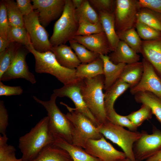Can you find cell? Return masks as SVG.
<instances>
[{
	"label": "cell",
	"instance_id": "39",
	"mask_svg": "<svg viewBox=\"0 0 161 161\" xmlns=\"http://www.w3.org/2000/svg\"><path fill=\"white\" fill-rule=\"evenodd\" d=\"M8 138L6 134L0 135V161H4L8 158L16 154L14 147L8 145Z\"/></svg>",
	"mask_w": 161,
	"mask_h": 161
},
{
	"label": "cell",
	"instance_id": "17",
	"mask_svg": "<svg viewBox=\"0 0 161 161\" xmlns=\"http://www.w3.org/2000/svg\"><path fill=\"white\" fill-rule=\"evenodd\" d=\"M141 53L161 75V38L142 41Z\"/></svg>",
	"mask_w": 161,
	"mask_h": 161
},
{
	"label": "cell",
	"instance_id": "18",
	"mask_svg": "<svg viewBox=\"0 0 161 161\" xmlns=\"http://www.w3.org/2000/svg\"><path fill=\"white\" fill-rule=\"evenodd\" d=\"M113 63L126 64L139 61L140 55L123 41L120 40L115 49L108 55Z\"/></svg>",
	"mask_w": 161,
	"mask_h": 161
},
{
	"label": "cell",
	"instance_id": "31",
	"mask_svg": "<svg viewBox=\"0 0 161 161\" xmlns=\"http://www.w3.org/2000/svg\"><path fill=\"white\" fill-rule=\"evenodd\" d=\"M75 14L78 21L82 19L93 24L100 22L98 13L92 7L88 0H84L81 6L75 9Z\"/></svg>",
	"mask_w": 161,
	"mask_h": 161
},
{
	"label": "cell",
	"instance_id": "49",
	"mask_svg": "<svg viewBox=\"0 0 161 161\" xmlns=\"http://www.w3.org/2000/svg\"><path fill=\"white\" fill-rule=\"evenodd\" d=\"M4 161H23L21 158L17 159L16 156V154L8 158Z\"/></svg>",
	"mask_w": 161,
	"mask_h": 161
},
{
	"label": "cell",
	"instance_id": "8",
	"mask_svg": "<svg viewBox=\"0 0 161 161\" xmlns=\"http://www.w3.org/2000/svg\"><path fill=\"white\" fill-rule=\"evenodd\" d=\"M140 8L138 0H115L114 13L117 34L135 27Z\"/></svg>",
	"mask_w": 161,
	"mask_h": 161
},
{
	"label": "cell",
	"instance_id": "21",
	"mask_svg": "<svg viewBox=\"0 0 161 161\" xmlns=\"http://www.w3.org/2000/svg\"><path fill=\"white\" fill-rule=\"evenodd\" d=\"M100 21L109 43L111 52L116 49L120 40L115 28L114 12L100 11L98 13Z\"/></svg>",
	"mask_w": 161,
	"mask_h": 161
},
{
	"label": "cell",
	"instance_id": "37",
	"mask_svg": "<svg viewBox=\"0 0 161 161\" xmlns=\"http://www.w3.org/2000/svg\"><path fill=\"white\" fill-rule=\"evenodd\" d=\"M141 39L151 41L161 38V32L149 26L137 21L134 27Z\"/></svg>",
	"mask_w": 161,
	"mask_h": 161
},
{
	"label": "cell",
	"instance_id": "33",
	"mask_svg": "<svg viewBox=\"0 0 161 161\" xmlns=\"http://www.w3.org/2000/svg\"><path fill=\"white\" fill-rule=\"evenodd\" d=\"M21 44L11 43L4 51L0 53V78L10 65Z\"/></svg>",
	"mask_w": 161,
	"mask_h": 161
},
{
	"label": "cell",
	"instance_id": "32",
	"mask_svg": "<svg viewBox=\"0 0 161 161\" xmlns=\"http://www.w3.org/2000/svg\"><path fill=\"white\" fill-rule=\"evenodd\" d=\"M69 42L70 47L75 52L81 64L90 63L100 56V55L88 50L73 39L70 41Z\"/></svg>",
	"mask_w": 161,
	"mask_h": 161
},
{
	"label": "cell",
	"instance_id": "45",
	"mask_svg": "<svg viewBox=\"0 0 161 161\" xmlns=\"http://www.w3.org/2000/svg\"><path fill=\"white\" fill-rule=\"evenodd\" d=\"M18 7L23 16H27L34 11L30 0H17Z\"/></svg>",
	"mask_w": 161,
	"mask_h": 161
},
{
	"label": "cell",
	"instance_id": "29",
	"mask_svg": "<svg viewBox=\"0 0 161 161\" xmlns=\"http://www.w3.org/2000/svg\"><path fill=\"white\" fill-rule=\"evenodd\" d=\"M7 12L9 26L24 27V16L21 14L16 2L13 0L4 1Z\"/></svg>",
	"mask_w": 161,
	"mask_h": 161
},
{
	"label": "cell",
	"instance_id": "14",
	"mask_svg": "<svg viewBox=\"0 0 161 161\" xmlns=\"http://www.w3.org/2000/svg\"><path fill=\"white\" fill-rule=\"evenodd\" d=\"M143 65V72L138 83L130 88V92L134 95L141 92L147 91L161 98V79L157 75L151 64L145 58L142 61Z\"/></svg>",
	"mask_w": 161,
	"mask_h": 161
},
{
	"label": "cell",
	"instance_id": "43",
	"mask_svg": "<svg viewBox=\"0 0 161 161\" xmlns=\"http://www.w3.org/2000/svg\"><path fill=\"white\" fill-rule=\"evenodd\" d=\"M23 90L20 86H10L4 84L0 81V96H9L20 95Z\"/></svg>",
	"mask_w": 161,
	"mask_h": 161
},
{
	"label": "cell",
	"instance_id": "26",
	"mask_svg": "<svg viewBox=\"0 0 161 161\" xmlns=\"http://www.w3.org/2000/svg\"><path fill=\"white\" fill-rule=\"evenodd\" d=\"M103 63L100 56L89 63L81 64L76 69V76L80 79L90 78L103 75Z\"/></svg>",
	"mask_w": 161,
	"mask_h": 161
},
{
	"label": "cell",
	"instance_id": "4",
	"mask_svg": "<svg viewBox=\"0 0 161 161\" xmlns=\"http://www.w3.org/2000/svg\"><path fill=\"white\" fill-rule=\"evenodd\" d=\"M54 93L49 100H42L35 96L34 100L42 105L47 113L49 124L55 140L60 139L72 144V128L70 120L57 106L56 101L57 97Z\"/></svg>",
	"mask_w": 161,
	"mask_h": 161
},
{
	"label": "cell",
	"instance_id": "20",
	"mask_svg": "<svg viewBox=\"0 0 161 161\" xmlns=\"http://www.w3.org/2000/svg\"><path fill=\"white\" fill-rule=\"evenodd\" d=\"M100 57L103 63L104 89L106 91L119 79L126 64H114L110 61L107 55H101Z\"/></svg>",
	"mask_w": 161,
	"mask_h": 161
},
{
	"label": "cell",
	"instance_id": "30",
	"mask_svg": "<svg viewBox=\"0 0 161 161\" xmlns=\"http://www.w3.org/2000/svg\"><path fill=\"white\" fill-rule=\"evenodd\" d=\"M120 40L126 43L137 53H141L142 41L135 28L117 34Z\"/></svg>",
	"mask_w": 161,
	"mask_h": 161
},
{
	"label": "cell",
	"instance_id": "23",
	"mask_svg": "<svg viewBox=\"0 0 161 161\" xmlns=\"http://www.w3.org/2000/svg\"><path fill=\"white\" fill-rule=\"evenodd\" d=\"M143 72V65L142 62L126 64L119 79L129 84L130 88L138 83Z\"/></svg>",
	"mask_w": 161,
	"mask_h": 161
},
{
	"label": "cell",
	"instance_id": "48",
	"mask_svg": "<svg viewBox=\"0 0 161 161\" xmlns=\"http://www.w3.org/2000/svg\"><path fill=\"white\" fill-rule=\"evenodd\" d=\"M84 0H72V1L75 9L80 7L83 4Z\"/></svg>",
	"mask_w": 161,
	"mask_h": 161
},
{
	"label": "cell",
	"instance_id": "38",
	"mask_svg": "<svg viewBox=\"0 0 161 161\" xmlns=\"http://www.w3.org/2000/svg\"><path fill=\"white\" fill-rule=\"evenodd\" d=\"M78 21V27L76 35L88 36L104 32L100 21L93 24L82 19Z\"/></svg>",
	"mask_w": 161,
	"mask_h": 161
},
{
	"label": "cell",
	"instance_id": "36",
	"mask_svg": "<svg viewBox=\"0 0 161 161\" xmlns=\"http://www.w3.org/2000/svg\"><path fill=\"white\" fill-rule=\"evenodd\" d=\"M108 120L116 125L128 128L130 131H136L138 128L134 125L126 117L118 114L114 108L106 111Z\"/></svg>",
	"mask_w": 161,
	"mask_h": 161
},
{
	"label": "cell",
	"instance_id": "27",
	"mask_svg": "<svg viewBox=\"0 0 161 161\" xmlns=\"http://www.w3.org/2000/svg\"><path fill=\"white\" fill-rule=\"evenodd\" d=\"M128 83L118 79L104 94V106L106 111L114 108V102L117 99L129 88Z\"/></svg>",
	"mask_w": 161,
	"mask_h": 161
},
{
	"label": "cell",
	"instance_id": "47",
	"mask_svg": "<svg viewBox=\"0 0 161 161\" xmlns=\"http://www.w3.org/2000/svg\"><path fill=\"white\" fill-rule=\"evenodd\" d=\"M145 161H161V150Z\"/></svg>",
	"mask_w": 161,
	"mask_h": 161
},
{
	"label": "cell",
	"instance_id": "25",
	"mask_svg": "<svg viewBox=\"0 0 161 161\" xmlns=\"http://www.w3.org/2000/svg\"><path fill=\"white\" fill-rule=\"evenodd\" d=\"M136 101L149 106L153 114L161 125V98L147 91L138 92L134 95Z\"/></svg>",
	"mask_w": 161,
	"mask_h": 161
},
{
	"label": "cell",
	"instance_id": "19",
	"mask_svg": "<svg viewBox=\"0 0 161 161\" xmlns=\"http://www.w3.org/2000/svg\"><path fill=\"white\" fill-rule=\"evenodd\" d=\"M51 51L58 62L65 67L76 69L81 64L71 47L65 44L52 47Z\"/></svg>",
	"mask_w": 161,
	"mask_h": 161
},
{
	"label": "cell",
	"instance_id": "44",
	"mask_svg": "<svg viewBox=\"0 0 161 161\" xmlns=\"http://www.w3.org/2000/svg\"><path fill=\"white\" fill-rule=\"evenodd\" d=\"M140 7L148 9L161 14V0H138Z\"/></svg>",
	"mask_w": 161,
	"mask_h": 161
},
{
	"label": "cell",
	"instance_id": "22",
	"mask_svg": "<svg viewBox=\"0 0 161 161\" xmlns=\"http://www.w3.org/2000/svg\"><path fill=\"white\" fill-rule=\"evenodd\" d=\"M53 145L66 151L73 161H101L80 147L60 139H56Z\"/></svg>",
	"mask_w": 161,
	"mask_h": 161
},
{
	"label": "cell",
	"instance_id": "6",
	"mask_svg": "<svg viewBox=\"0 0 161 161\" xmlns=\"http://www.w3.org/2000/svg\"><path fill=\"white\" fill-rule=\"evenodd\" d=\"M72 0H65L64 11L55 22L49 39L52 47L65 44L76 36L78 22L75 14Z\"/></svg>",
	"mask_w": 161,
	"mask_h": 161
},
{
	"label": "cell",
	"instance_id": "24",
	"mask_svg": "<svg viewBox=\"0 0 161 161\" xmlns=\"http://www.w3.org/2000/svg\"><path fill=\"white\" fill-rule=\"evenodd\" d=\"M32 161H73L69 154L65 150L53 144L45 147Z\"/></svg>",
	"mask_w": 161,
	"mask_h": 161
},
{
	"label": "cell",
	"instance_id": "7",
	"mask_svg": "<svg viewBox=\"0 0 161 161\" xmlns=\"http://www.w3.org/2000/svg\"><path fill=\"white\" fill-rule=\"evenodd\" d=\"M97 127L103 136L121 148L126 158L131 161H136L133 152V146L141 137V132L127 130L109 120Z\"/></svg>",
	"mask_w": 161,
	"mask_h": 161
},
{
	"label": "cell",
	"instance_id": "40",
	"mask_svg": "<svg viewBox=\"0 0 161 161\" xmlns=\"http://www.w3.org/2000/svg\"><path fill=\"white\" fill-rule=\"evenodd\" d=\"M93 8L97 13L100 11H107L113 13L114 11L115 0H88Z\"/></svg>",
	"mask_w": 161,
	"mask_h": 161
},
{
	"label": "cell",
	"instance_id": "35",
	"mask_svg": "<svg viewBox=\"0 0 161 161\" xmlns=\"http://www.w3.org/2000/svg\"><path fill=\"white\" fill-rule=\"evenodd\" d=\"M152 114L150 107L143 104L139 110L131 113L126 116L134 125L138 128L145 120L151 119Z\"/></svg>",
	"mask_w": 161,
	"mask_h": 161
},
{
	"label": "cell",
	"instance_id": "15",
	"mask_svg": "<svg viewBox=\"0 0 161 161\" xmlns=\"http://www.w3.org/2000/svg\"><path fill=\"white\" fill-rule=\"evenodd\" d=\"M33 8L38 13L43 27L60 17L64 11L65 0H32Z\"/></svg>",
	"mask_w": 161,
	"mask_h": 161
},
{
	"label": "cell",
	"instance_id": "2",
	"mask_svg": "<svg viewBox=\"0 0 161 161\" xmlns=\"http://www.w3.org/2000/svg\"><path fill=\"white\" fill-rule=\"evenodd\" d=\"M104 81V75H100L92 78L83 79L81 84V92L83 100L98 126L108 120L103 92Z\"/></svg>",
	"mask_w": 161,
	"mask_h": 161
},
{
	"label": "cell",
	"instance_id": "12",
	"mask_svg": "<svg viewBox=\"0 0 161 161\" xmlns=\"http://www.w3.org/2000/svg\"><path fill=\"white\" fill-rule=\"evenodd\" d=\"M85 150L101 161H119L126 158L125 153L115 149L103 136L98 140H89Z\"/></svg>",
	"mask_w": 161,
	"mask_h": 161
},
{
	"label": "cell",
	"instance_id": "11",
	"mask_svg": "<svg viewBox=\"0 0 161 161\" xmlns=\"http://www.w3.org/2000/svg\"><path fill=\"white\" fill-rule=\"evenodd\" d=\"M28 50L20 48L9 67L0 78V81H7L18 78L24 79L32 84L36 80L34 75L29 70L26 61Z\"/></svg>",
	"mask_w": 161,
	"mask_h": 161
},
{
	"label": "cell",
	"instance_id": "50",
	"mask_svg": "<svg viewBox=\"0 0 161 161\" xmlns=\"http://www.w3.org/2000/svg\"><path fill=\"white\" fill-rule=\"evenodd\" d=\"M119 161H131V160L129 159L126 158L124 159L121 160Z\"/></svg>",
	"mask_w": 161,
	"mask_h": 161
},
{
	"label": "cell",
	"instance_id": "13",
	"mask_svg": "<svg viewBox=\"0 0 161 161\" xmlns=\"http://www.w3.org/2000/svg\"><path fill=\"white\" fill-rule=\"evenodd\" d=\"M69 84L64 85L58 89L53 90V93L57 97H67L73 102L75 109L78 112L88 118L95 126L97 127L98 123L85 103L81 92L82 80Z\"/></svg>",
	"mask_w": 161,
	"mask_h": 161
},
{
	"label": "cell",
	"instance_id": "5",
	"mask_svg": "<svg viewBox=\"0 0 161 161\" xmlns=\"http://www.w3.org/2000/svg\"><path fill=\"white\" fill-rule=\"evenodd\" d=\"M69 112L66 114L70 121L72 128V144L84 149L89 140H98L103 137L97 127L88 118L75 108H72L62 102Z\"/></svg>",
	"mask_w": 161,
	"mask_h": 161
},
{
	"label": "cell",
	"instance_id": "51",
	"mask_svg": "<svg viewBox=\"0 0 161 161\" xmlns=\"http://www.w3.org/2000/svg\"><path fill=\"white\" fill-rule=\"evenodd\" d=\"M160 78H161V75H160Z\"/></svg>",
	"mask_w": 161,
	"mask_h": 161
},
{
	"label": "cell",
	"instance_id": "46",
	"mask_svg": "<svg viewBox=\"0 0 161 161\" xmlns=\"http://www.w3.org/2000/svg\"><path fill=\"white\" fill-rule=\"evenodd\" d=\"M11 42L8 39L0 37V53L4 51L10 45Z\"/></svg>",
	"mask_w": 161,
	"mask_h": 161
},
{
	"label": "cell",
	"instance_id": "41",
	"mask_svg": "<svg viewBox=\"0 0 161 161\" xmlns=\"http://www.w3.org/2000/svg\"><path fill=\"white\" fill-rule=\"evenodd\" d=\"M9 27L6 7L4 1L0 4V37L7 40Z\"/></svg>",
	"mask_w": 161,
	"mask_h": 161
},
{
	"label": "cell",
	"instance_id": "10",
	"mask_svg": "<svg viewBox=\"0 0 161 161\" xmlns=\"http://www.w3.org/2000/svg\"><path fill=\"white\" fill-rule=\"evenodd\" d=\"M140 137L134 143L133 148L136 161L146 160L161 150V131L153 126L152 133L141 132Z\"/></svg>",
	"mask_w": 161,
	"mask_h": 161
},
{
	"label": "cell",
	"instance_id": "16",
	"mask_svg": "<svg viewBox=\"0 0 161 161\" xmlns=\"http://www.w3.org/2000/svg\"><path fill=\"white\" fill-rule=\"evenodd\" d=\"M73 40L88 50L100 55H107L111 52L109 43L104 32L88 36L76 35Z\"/></svg>",
	"mask_w": 161,
	"mask_h": 161
},
{
	"label": "cell",
	"instance_id": "42",
	"mask_svg": "<svg viewBox=\"0 0 161 161\" xmlns=\"http://www.w3.org/2000/svg\"><path fill=\"white\" fill-rule=\"evenodd\" d=\"M8 125V115L5 108L4 102L0 101V133L1 135L6 134V131Z\"/></svg>",
	"mask_w": 161,
	"mask_h": 161
},
{
	"label": "cell",
	"instance_id": "1",
	"mask_svg": "<svg viewBox=\"0 0 161 161\" xmlns=\"http://www.w3.org/2000/svg\"><path fill=\"white\" fill-rule=\"evenodd\" d=\"M55 138L50 131L49 118L41 119L30 130L19 139L18 147L23 161H32L47 146L53 144Z\"/></svg>",
	"mask_w": 161,
	"mask_h": 161
},
{
	"label": "cell",
	"instance_id": "9",
	"mask_svg": "<svg viewBox=\"0 0 161 161\" xmlns=\"http://www.w3.org/2000/svg\"><path fill=\"white\" fill-rule=\"evenodd\" d=\"M24 26L29 35L31 44L37 51L41 52L51 51L52 46L48 34L40 23L38 12L35 10L24 16Z\"/></svg>",
	"mask_w": 161,
	"mask_h": 161
},
{
	"label": "cell",
	"instance_id": "28",
	"mask_svg": "<svg viewBox=\"0 0 161 161\" xmlns=\"http://www.w3.org/2000/svg\"><path fill=\"white\" fill-rule=\"evenodd\" d=\"M161 32V14L144 8H140L137 15V21Z\"/></svg>",
	"mask_w": 161,
	"mask_h": 161
},
{
	"label": "cell",
	"instance_id": "3",
	"mask_svg": "<svg viewBox=\"0 0 161 161\" xmlns=\"http://www.w3.org/2000/svg\"><path fill=\"white\" fill-rule=\"evenodd\" d=\"M25 47L34 57L36 72L50 74L55 77L64 85L74 83L81 79L76 76V69H70L62 66L51 51L39 52L33 48L31 44Z\"/></svg>",
	"mask_w": 161,
	"mask_h": 161
},
{
	"label": "cell",
	"instance_id": "34",
	"mask_svg": "<svg viewBox=\"0 0 161 161\" xmlns=\"http://www.w3.org/2000/svg\"><path fill=\"white\" fill-rule=\"evenodd\" d=\"M7 39L11 43H17L25 46L31 44L29 34L24 27L9 26Z\"/></svg>",
	"mask_w": 161,
	"mask_h": 161
}]
</instances>
